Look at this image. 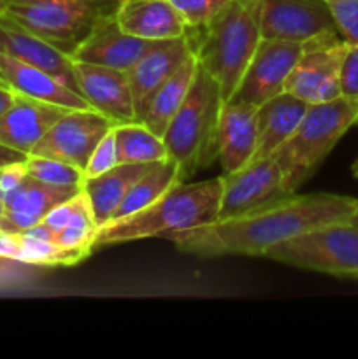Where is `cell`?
Here are the masks:
<instances>
[{
    "label": "cell",
    "mask_w": 358,
    "mask_h": 359,
    "mask_svg": "<svg viewBox=\"0 0 358 359\" xmlns=\"http://www.w3.org/2000/svg\"><path fill=\"white\" fill-rule=\"evenodd\" d=\"M358 198L333 193L291 195L248 210L232 219L214 221L168 237L179 251L197 256H263L270 248L298 233L351 221Z\"/></svg>",
    "instance_id": "6da1fadb"
},
{
    "label": "cell",
    "mask_w": 358,
    "mask_h": 359,
    "mask_svg": "<svg viewBox=\"0 0 358 359\" xmlns=\"http://www.w3.org/2000/svg\"><path fill=\"white\" fill-rule=\"evenodd\" d=\"M221 177L207 181L178 182L146 209L98 228L93 249L142 238H168L218 219Z\"/></svg>",
    "instance_id": "7a4b0ae2"
},
{
    "label": "cell",
    "mask_w": 358,
    "mask_h": 359,
    "mask_svg": "<svg viewBox=\"0 0 358 359\" xmlns=\"http://www.w3.org/2000/svg\"><path fill=\"white\" fill-rule=\"evenodd\" d=\"M200 65L220 84L223 100L234 97L260 41L262 0H232L207 27L186 30Z\"/></svg>",
    "instance_id": "3957f363"
},
{
    "label": "cell",
    "mask_w": 358,
    "mask_h": 359,
    "mask_svg": "<svg viewBox=\"0 0 358 359\" xmlns=\"http://www.w3.org/2000/svg\"><path fill=\"white\" fill-rule=\"evenodd\" d=\"M223 105L220 84L199 63L188 95L164 133L168 158L178 161L183 177L218 160V126Z\"/></svg>",
    "instance_id": "277c9868"
},
{
    "label": "cell",
    "mask_w": 358,
    "mask_h": 359,
    "mask_svg": "<svg viewBox=\"0 0 358 359\" xmlns=\"http://www.w3.org/2000/svg\"><path fill=\"white\" fill-rule=\"evenodd\" d=\"M354 125H358V97L340 95L309 105L293 135L270 156L283 174L284 189L297 193Z\"/></svg>",
    "instance_id": "5b68a950"
},
{
    "label": "cell",
    "mask_w": 358,
    "mask_h": 359,
    "mask_svg": "<svg viewBox=\"0 0 358 359\" xmlns=\"http://www.w3.org/2000/svg\"><path fill=\"white\" fill-rule=\"evenodd\" d=\"M119 2L121 0H7L4 14L69 56L98 21L116 13Z\"/></svg>",
    "instance_id": "8992f818"
},
{
    "label": "cell",
    "mask_w": 358,
    "mask_h": 359,
    "mask_svg": "<svg viewBox=\"0 0 358 359\" xmlns=\"http://www.w3.org/2000/svg\"><path fill=\"white\" fill-rule=\"evenodd\" d=\"M263 258L302 270L353 279L358 273V226L351 221L325 224L274 245Z\"/></svg>",
    "instance_id": "52a82bcc"
},
{
    "label": "cell",
    "mask_w": 358,
    "mask_h": 359,
    "mask_svg": "<svg viewBox=\"0 0 358 359\" xmlns=\"http://www.w3.org/2000/svg\"><path fill=\"white\" fill-rule=\"evenodd\" d=\"M350 42L340 35L312 39L305 42L304 55L291 70L284 91L311 104L340 97V67Z\"/></svg>",
    "instance_id": "ba28073f"
},
{
    "label": "cell",
    "mask_w": 358,
    "mask_h": 359,
    "mask_svg": "<svg viewBox=\"0 0 358 359\" xmlns=\"http://www.w3.org/2000/svg\"><path fill=\"white\" fill-rule=\"evenodd\" d=\"M305 42L262 39L235 90L228 102H241L260 107L270 98L284 91V84L304 55Z\"/></svg>",
    "instance_id": "9c48e42d"
},
{
    "label": "cell",
    "mask_w": 358,
    "mask_h": 359,
    "mask_svg": "<svg viewBox=\"0 0 358 359\" xmlns=\"http://www.w3.org/2000/svg\"><path fill=\"white\" fill-rule=\"evenodd\" d=\"M112 126L114 123L95 109H69L30 154L58 158L84 172L91 153Z\"/></svg>",
    "instance_id": "30bf717a"
},
{
    "label": "cell",
    "mask_w": 358,
    "mask_h": 359,
    "mask_svg": "<svg viewBox=\"0 0 358 359\" xmlns=\"http://www.w3.org/2000/svg\"><path fill=\"white\" fill-rule=\"evenodd\" d=\"M286 195L291 193L284 189L283 174L272 158L249 161L246 167L221 175V198L216 221L232 219Z\"/></svg>",
    "instance_id": "8fae6325"
},
{
    "label": "cell",
    "mask_w": 358,
    "mask_h": 359,
    "mask_svg": "<svg viewBox=\"0 0 358 359\" xmlns=\"http://www.w3.org/2000/svg\"><path fill=\"white\" fill-rule=\"evenodd\" d=\"M340 35L326 0H262V37L309 42Z\"/></svg>",
    "instance_id": "7c38bea8"
},
{
    "label": "cell",
    "mask_w": 358,
    "mask_h": 359,
    "mask_svg": "<svg viewBox=\"0 0 358 359\" xmlns=\"http://www.w3.org/2000/svg\"><path fill=\"white\" fill-rule=\"evenodd\" d=\"M79 95L114 125L137 121L128 74L93 63L72 62Z\"/></svg>",
    "instance_id": "4fadbf2b"
},
{
    "label": "cell",
    "mask_w": 358,
    "mask_h": 359,
    "mask_svg": "<svg viewBox=\"0 0 358 359\" xmlns=\"http://www.w3.org/2000/svg\"><path fill=\"white\" fill-rule=\"evenodd\" d=\"M114 14L98 21L97 27L77 46L76 51L70 53L69 58L72 62L93 63L128 72L153 48L157 41H146L126 34L118 25Z\"/></svg>",
    "instance_id": "5bb4252c"
},
{
    "label": "cell",
    "mask_w": 358,
    "mask_h": 359,
    "mask_svg": "<svg viewBox=\"0 0 358 359\" xmlns=\"http://www.w3.org/2000/svg\"><path fill=\"white\" fill-rule=\"evenodd\" d=\"M192 53L186 35L167 41H157L153 48L128 70V83L133 97L137 121H142L151 98L161 84L183 65Z\"/></svg>",
    "instance_id": "9a60e30c"
},
{
    "label": "cell",
    "mask_w": 358,
    "mask_h": 359,
    "mask_svg": "<svg viewBox=\"0 0 358 359\" xmlns=\"http://www.w3.org/2000/svg\"><path fill=\"white\" fill-rule=\"evenodd\" d=\"M67 111L69 109L62 105L16 93L13 105L0 116V144L30 154Z\"/></svg>",
    "instance_id": "2e32d148"
},
{
    "label": "cell",
    "mask_w": 358,
    "mask_h": 359,
    "mask_svg": "<svg viewBox=\"0 0 358 359\" xmlns=\"http://www.w3.org/2000/svg\"><path fill=\"white\" fill-rule=\"evenodd\" d=\"M0 51L46 70L56 79L62 81L63 84L72 88L76 93H79L76 76H74L72 60L65 53L56 49L55 46L42 41L30 30L7 18L4 13L0 14Z\"/></svg>",
    "instance_id": "e0dca14e"
},
{
    "label": "cell",
    "mask_w": 358,
    "mask_h": 359,
    "mask_svg": "<svg viewBox=\"0 0 358 359\" xmlns=\"http://www.w3.org/2000/svg\"><path fill=\"white\" fill-rule=\"evenodd\" d=\"M77 193H81V186H53L27 175V179L4 200L6 217L0 230L23 233L30 226L41 223L53 207L67 202Z\"/></svg>",
    "instance_id": "ac0fdd59"
},
{
    "label": "cell",
    "mask_w": 358,
    "mask_h": 359,
    "mask_svg": "<svg viewBox=\"0 0 358 359\" xmlns=\"http://www.w3.org/2000/svg\"><path fill=\"white\" fill-rule=\"evenodd\" d=\"M258 107L225 102L218 126V161L223 174L239 170L251 161L258 140Z\"/></svg>",
    "instance_id": "d6986e66"
},
{
    "label": "cell",
    "mask_w": 358,
    "mask_h": 359,
    "mask_svg": "<svg viewBox=\"0 0 358 359\" xmlns=\"http://www.w3.org/2000/svg\"><path fill=\"white\" fill-rule=\"evenodd\" d=\"M0 76L16 93L35 100L49 102L67 109H88V102L79 93L63 84L46 70L30 65L0 51Z\"/></svg>",
    "instance_id": "ffe728a7"
},
{
    "label": "cell",
    "mask_w": 358,
    "mask_h": 359,
    "mask_svg": "<svg viewBox=\"0 0 358 359\" xmlns=\"http://www.w3.org/2000/svg\"><path fill=\"white\" fill-rule=\"evenodd\" d=\"M116 21L126 34L146 41H167L186 34V23L168 0H121Z\"/></svg>",
    "instance_id": "44dd1931"
},
{
    "label": "cell",
    "mask_w": 358,
    "mask_h": 359,
    "mask_svg": "<svg viewBox=\"0 0 358 359\" xmlns=\"http://www.w3.org/2000/svg\"><path fill=\"white\" fill-rule=\"evenodd\" d=\"M309 109L307 102L293 97V95L279 93L258 107V140L251 161L270 158L300 125L305 111Z\"/></svg>",
    "instance_id": "7402d4cb"
},
{
    "label": "cell",
    "mask_w": 358,
    "mask_h": 359,
    "mask_svg": "<svg viewBox=\"0 0 358 359\" xmlns=\"http://www.w3.org/2000/svg\"><path fill=\"white\" fill-rule=\"evenodd\" d=\"M151 167L153 163H118L111 170L104 172L97 177L83 179L81 189L86 195L97 228H102L109 223L126 191Z\"/></svg>",
    "instance_id": "603a6c76"
},
{
    "label": "cell",
    "mask_w": 358,
    "mask_h": 359,
    "mask_svg": "<svg viewBox=\"0 0 358 359\" xmlns=\"http://www.w3.org/2000/svg\"><path fill=\"white\" fill-rule=\"evenodd\" d=\"M197 65H199V60H197V55L192 49V53L183 62V65L161 84L160 90L151 98L150 107H147L140 123H144L151 132L160 135L161 139H164V133L171 119L174 118V114L185 102L186 95H188L193 77H195Z\"/></svg>",
    "instance_id": "cb8c5ba5"
},
{
    "label": "cell",
    "mask_w": 358,
    "mask_h": 359,
    "mask_svg": "<svg viewBox=\"0 0 358 359\" xmlns=\"http://www.w3.org/2000/svg\"><path fill=\"white\" fill-rule=\"evenodd\" d=\"M183 179L185 177H183L181 167L172 158L153 163V167L139 181L133 182L132 188L126 191V195L123 196V200L119 202L118 209L114 210L109 223L123 219V217L132 216V214L146 209L151 203L157 202L161 195H165L172 186L181 182Z\"/></svg>",
    "instance_id": "d4e9b609"
},
{
    "label": "cell",
    "mask_w": 358,
    "mask_h": 359,
    "mask_svg": "<svg viewBox=\"0 0 358 359\" xmlns=\"http://www.w3.org/2000/svg\"><path fill=\"white\" fill-rule=\"evenodd\" d=\"M118 163H157L168 158L164 139L144 123H119L112 128Z\"/></svg>",
    "instance_id": "484cf974"
},
{
    "label": "cell",
    "mask_w": 358,
    "mask_h": 359,
    "mask_svg": "<svg viewBox=\"0 0 358 359\" xmlns=\"http://www.w3.org/2000/svg\"><path fill=\"white\" fill-rule=\"evenodd\" d=\"M27 170L30 177L53 186H81L84 179V172L74 165L58 158L35 156V154H28Z\"/></svg>",
    "instance_id": "4316f807"
},
{
    "label": "cell",
    "mask_w": 358,
    "mask_h": 359,
    "mask_svg": "<svg viewBox=\"0 0 358 359\" xmlns=\"http://www.w3.org/2000/svg\"><path fill=\"white\" fill-rule=\"evenodd\" d=\"M174 9L181 14L186 23V30L204 28L221 14V11L232 0H168Z\"/></svg>",
    "instance_id": "83f0119b"
},
{
    "label": "cell",
    "mask_w": 358,
    "mask_h": 359,
    "mask_svg": "<svg viewBox=\"0 0 358 359\" xmlns=\"http://www.w3.org/2000/svg\"><path fill=\"white\" fill-rule=\"evenodd\" d=\"M337 25L340 37L344 41L357 44L358 42V0H326Z\"/></svg>",
    "instance_id": "f1b7e54d"
},
{
    "label": "cell",
    "mask_w": 358,
    "mask_h": 359,
    "mask_svg": "<svg viewBox=\"0 0 358 359\" xmlns=\"http://www.w3.org/2000/svg\"><path fill=\"white\" fill-rule=\"evenodd\" d=\"M112 128H114V126H112ZM116 165H118V156H116L114 133H112L111 130V132L97 144L95 151L91 153L90 161H88L86 168H84V177H97V175L111 170Z\"/></svg>",
    "instance_id": "f546056e"
},
{
    "label": "cell",
    "mask_w": 358,
    "mask_h": 359,
    "mask_svg": "<svg viewBox=\"0 0 358 359\" xmlns=\"http://www.w3.org/2000/svg\"><path fill=\"white\" fill-rule=\"evenodd\" d=\"M340 95L358 97V42L347 48L340 67Z\"/></svg>",
    "instance_id": "4dcf8cb0"
},
{
    "label": "cell",
    "mask_w": 358,
    "mask_h": 359,
    "mask_svg": "<svg viewBox=\"0 0 358 359\" xmlns=\"http://www.w3.org/2000/svg\"><path fill=\"white\" fill-rule=\"evenodd\" d=\"M27 161H20V163H11L0 168V196L4 200L27 179Z\"/></svg>",
    "instance_id": "1f68e13d"
},
{
    "label": "cell",
    "mask_w": 358,
    "mask_h": 359,
    "mask_svg": "<svg viewBox=\"0 0 358 359\" xmlns=\"http://www.w3.org/2000/svg\"><path fill=\"white\" fill-rule=\"evenodd\" d=\"M77 196H79V193H77L76 196H72L70 200H67V202H62L56 207H53V209L46 214L44 219H42L53 231H55V233L58 230H62V228L69 223L70 217L74 216V210H76L77 207Z\"/></svg>",
    "instance_id": "d6a6232c"
},
{
    "label": "cell",
    "mask_w": 358,
    "mask_h": 359,
    "mask_svg": "<svg viewBox=\"0 0 358 359\" xmlns=\"http://www.w3.org/2000/svg\"><path fill=\"white\" fill-rule=\"evenodd\" d=\"M18 249H20V233L0 230V259L16 262Z\"/></svg>",
    "instance_id": "836d02e7"
},
{
    "label": "cell",
    "mask_w": 358,
    "mask_h": 359,
    "mask_svg": "<svg viewBox=\"0 0 358 359\" xmlns=\"http://www.w3.org/2000/svg\"><path fill=\"white\" fill-rule=\"evenodd\" d=\"M27 158H28V154L14 149V147L6 146V144H0V168L6 167V165H11V163L27 161Z\"/></svg>",
    "instance_id": "e575fe53"
},
{
    "label": "cell",
    "mask_w": 358,
    "mask_h": 359,
    "mask_svg": "<svg viewBox=\"0 0 358 359\" xmlns=\"http://www.w3.org/2000/svg\"><path fill=\"white\" fill-rule=\"evenodd\" d=\"M14 98H16V91L9 86H2L0 84V116L13 105Z\"/></svg>",
    "instance_id": "d590c367"
},
{
    "label": "cell",
    "mask_w": 358,
    "mask_h": 359,
    "mask_svg": "<svg viewBox=\"0 0 358 359\" xmlns=\"http://www.w3.org/2000/svg\"><path fill=\"white\" fill-rule=\"evenodd\" d=\"M4 217H6V202H4V198L0 196V224H2Z\"/></svg>",
    "instance_id": "8d00e7d4"
},
{
    "label": "cell",
    "mask_w": 358,
    "mask_h": 359,
    "mask_svg": "<svg viewBox=\"0 0 358 359\" xmlns=\"http://www.w3.org/2000/svg\"><path fill=\"white\" fill-rule=\"evenodd\" d=\"M351 174H353V177L358 179V158L353 161V165H351Z\"/></svg>",
    "instance_id": "74e56055"
},
{
    "label": "cell",
    "mask_w": 358,
    "mask_h": 359,
    "mask_svg": "<svg viewBox=\"0 0 358 359\" xmlns=\"http://www.w3.org/2000/svg\"><path fill=\"white\" fill-rule=\"evenodd\" d=\"M6 6H7V0H0V14L6 11Z\"/></svg>",
    "instance_id": "f35d334b"
},
{
    "label": "cell",
    "mask_w": 358,
    "mask_h": 359,
    "mask_svg": "<svg viewBox=\"0 0 358 359\" xmlns=\"http://www.w3.org/2000/svg\"><path fill=\"white\" fill-rule=\"evenodd\" d=\"M351 223L357 224V226H358V209H357V212L353 214V217H351Z\"/></svg>",
    "instance_id": "ab89813d"
},
{
    "label": "cell",
    "mask_w": 358,
    "mask_h": 359,
    "mask_svg": "<svg viewBox=\"0 0 358 359\" xmlns=\"http://www.w3.org/2000/svg\"><path fill=\"white\" fill-rule=\"evenodd\" d=\"M0 84H2V86H7V83H6V81H4L2 76H0Z\"/></svg>",
    "instance_id": "60d3db41"
},
{
    "label": "cell",
    "mask_w": 358,
    "mask_h": 359,
    "mask_svg": "<svg viewBox=\"0 0 358 359\" xmlns=\"http://www.w3.org/2000/svg\"><path fill=\"white\" fill-rule=\"evenodd\" d=\"M353 279H357V280H358V273H357V276H354V277H353Z\"/></svg>",
    "instance_id": "b9f144b4"
}]
</instances>
